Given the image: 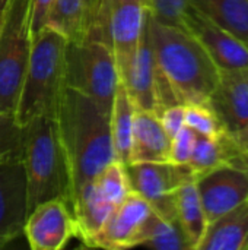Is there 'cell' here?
I'll return each instance as SVG.
<instances>
[{
  "instance_id": "e0dca14e",
  "label": "cell",
  "mask_w": 248,
  "mask_h": 250,
  "mask_svg": "<svg viewBox=\"0 0 248 250\" xmlns=\"http://www.w3.org/2000/svg\"><path fill=\"white\" fill-rule=\"evenodd\" d=\"M105 0H54L45 25L61 32L67 41L86 35L96 22Z\"/></svg>"
},
{
  "instance_id": "2e32d148",
  "label": "cell",
  "mask_w": 248,
  "mask_h": 250,
  "mask_svg": "<svg viewBox=\"0 0 248 250\" xmlns=\"http://www.w3.org/2000/svg\"><path fill=\"white\" fill-rule=\"evenodd\" d=\"M171 138L152 111L136 110L130 149V163L170 161ZM129 163V164H130Z\"/></svg>"
},
{
  "instance_id": "8fae6325",
  "label": "cell",
  "mask_w": 248,
  "mask_h": 250,
  "mask_svg": "<svg viewBox=\"0 0 248 250\" xmlns=\"http://www.w3.org/2000/svg\"><path fill=\"white\" fill-rule=\"evenodd\" d=\"M23 234L32 250H60L76 237L72 208L61 199L35 207L26 217Z\"/></svg>"
},
{
  "instance_id": "4316f807",
  "label": "cell",
  "mask_w": 248,
  "mask_h": 250,
  "mask_svg": "<svg viewBox=\"0 0 248 250\" xmlns=\"http://www.w3.org/2000/svg\"><path fill=\"white\" fill-rule=\"evenodd\" d=\"M149 13L159 22L183 28V16L190 6L189 0H145Z\"/></svg>"
},
{
  "instance_id": "3957f363",
  "label": "cell",
  "mask_w": 248,
  "mask_h": 250,
  "mask_svg": "<svg viewBox=\"0 0 248 250\" xmlns=\"http://www.w3.org/2000/svg\"><path fill=\"white\" fill-rule=\"evenodd\" d=\"M22 161L28 214L39 204L53 199H61L72 208V173L56 117L39 116L23 126Z\"/></svg>"
},
{
  "instance_id": "cb8c5ba5",
  "label": "cell",
  "mask_w": 248,
  "mask_h": 250,
  "mask_svg": "<svg viewBox=\"0 0 248 250\" xmlns=\"http://www.w3.org/2000/svg\"><path fill=\"white\" fill-rule=\"evenodd\" d=\"M23 154V126L15 114L0 113V163L22 158Z\"/></svg>"
},
{
  "instance_id": "7402d4cb",
  "label": "cell",
  "mask_w": 248,
  "mask_h": 250,
  "mask_svg": "<svg viewBox=\"0 0 248 250\" xmlns=\"http://www.w3.org/2000/svg\"><path fill=\"white\" fill-rule=\"evenodd\" d=\"M139 246L155 250H191L178 221H168L155 211L143 226Z\"/></svg>"
},
{
  "instance_id": "ac0fdd59",
  "label": "cell",
  "mask_w": 248,
  "mask_h": 250,
  "mask_svg": "<svg viewBox=\"0 0 248 250\" xmlns=\"http://www.w3.org/2000/svg\"><path fill=\"white\" fill-rule=\"evenodd\" d=\"M197 250H248V198L208 224Z\"/></svg>"
},
{
  "instance_id": "9c48e42d",
  "label": "cell",
  "mask_w": 248,
  "mask_h": 250,
  "mask_svg": "<svg viewBox=\"0 0 248 250\" xmlns=\"http://www.w3.org/2000/svg\"><path fill=\"white\" fill-rule=\"evenodd\" d=\"M145 0H107V25L120 81L130 72L146 25Z\"/></svg>"
},
{
  "instance_id": "277c9868",
  "label": "cell",
  "mask_w": 248,
  "mask_h": 250,
  "mask_svg": "<svg viewBox=\"0 0 248 250\" xmlns=\"http://www.w3.org/2000/svg\"><path fill=\"white\" fill-rule=\"evenodd\" d=\"M67 38L51 26L32 35L31 56L22 82L15 119L25 126L39 116H57L66 86Z\"/></svg>"
},
{
  "instance_id": "83f0119b",
  "label": "cell",
  "mask_w": 248,
  "mask_h": 250,
  "mask_svg": "<svg viewBox=\"0 0 248 250\" xmlns=\"http://www.w3.org/2000/svg\"><path fill=\"white\" fill-rule=\"evenodd\" d=\"M196 138H197V133L189 126H184L177 135H174L171 138L170 161L175 164H187L191 157Z\"/></svg>"
},
{
  "instance_id": "f1b7e54d",
  "label": "cell",
  "mask_w": 248,
  "mask_h": 250,
  "mask_svg": "<svg viewBox=\"0 0 248 250\" xmlns=\"http://www.w3.org/2000/svg\"><path fill=\"white\" fill-rule=\"evenodd\" d=\"M159 120L165 132L170 138L177 135L186 126V105L184 104H174L165 107L159 113Z\"/></svg>"
},
{
  "instance_id": "ffe728a7",
  "label": "cell",
  "mask_w": 248,
  "mask_h": 250,
  "mask_svg": "<svg viewBox=\"0 0 248 250\" xmlns=\"http://www.w3.org/2000/svg\"><path fill=\"white\" fill-rule=\"evenodd\" d=\"M134 113H136V107L130 100L124 83L120 81L114 95L110 120H111V136H113L115 157L123 166H127L130 163Z\"/></svg>"
},
{
  "instance_id": "d6986e66",
  "label": "cell",
  "mask_w": 248,
  "mask_h": 250,
  "mask_svg": "<svg viewBox=\"0 0 248 250\" xmlns=\"http://www.w3.org/2000/svg\"><path fill=\"white\" fill-rule=\"evenodd\" d=\"M189 3L248 47V0H189Z\"/></svg>"
},
{
  "instance_id": "7c38bea8",
  "label": "cell",
  "mask_w": 248,
  "mask_h": 250,
  "mask_svg": "<svg viewBox=\"0 0 248 250\" xmlns=\"http://www.w3.org/2000/svg\"><path fill=\"white\" fill-rule=\"evenodd\" d=\"M152 211L142 196L130 190L86 248L108 250L137 248L140 233Z\"/></svg>"
},
{
  "instance_id": "44dd1931",
  "label": "cell",
  "mask_w": 248,
  "mask_h": 250,
  "mask_svg": "<svg viewBox=\"0 0 248 250\" xmlns=\"http://www.w3.org/2000/svg\"><path fill=\"white\" fill-rule=\"evenodd\" d=\"M177 221L191 250H197L208 229V221L194 180L186 182L177 192Z\"/></svg>"
},
{
  "instance_id": "d4e9b609",
  "label": "cell",
  "mask_w": 248,
  "mask_h": 250,
  "mask_svg": "<svg viewBox=\"0 0 248 250\" xmlns=\"http://www.w3.org/2000/svg\"><path fill=\"white\" fill-rule=\"evenodd\" d=\"M218 139L224 151L225 164L248 170V123L234 133L222 130Z\"/></svg>"
},
{
  "instance_id": "30bf717a",
  "label": "cell",
  "mask_w": 248,
  "mask_h": 250,
  "mask_svg": "<svg viewBox=\"0 0 248 250\" xmlns=\"http://www.w3.org/2000/svg\"><path fill=\"white\" fill-rule=\"evenodd\" d=\"M208 224L228 214L248 198V170L222 166L196 180Z\"/></svg>"
},
{
  "instance_id": "4fadbf2b",
  "label": "cell",
  "mask_w": 248,
  "mask_h": 250,
  "mask_svg": "<svg viewBox=\"0 0 248 250\" xmlns=\"http://www.w3.org/2000/svg\"><path fill=\"white\" fill-rule=\"evenodd\" d=\"M28 217L26 177L22 158L0 163V249L20 234Z\"/></svg>"
},
{
  "instance_id": "52a82bcc",
  "label": "cell",
  "mask_w": 248,
  "mask_h": 250,
  "mask_svg": "<svg viewBox=\"0 0 248 250\" xmlns=\"http://www.w3.org/2000/svg\"><path fill=\"white\" fill-rule=\"evenodd\" d=\"M124 168L130 190L142 196L162 218L177 221V192L186 182L196 180L191 168L171 161L130 163Z\"/></svg>"
},
{
  "instance_id": "9a60e30c",
  "label": "cell",
  "mask_w": 248,
  "mask_h": 250,
  "mask_svg": "<svg viewBox=\"0 0 248 250\" xmlns=\"http://www.w3.org/2000/svg\"><path fill=\"white\" fill-rule=\"evenodd\" d=\"M208 105L222 129L234 133L248 123V67L219 70V79Z\"/></svg>"
},
{
  "instance_id": "4dcf8cb0",
  "label": "cell",
  "mask_w": 248,
  "mask_h": 250,
  "mask_svg": "<svg viewBox=\"0 0 248 250\" xmlns=\"http://www.w3.org/2000/svg\"><path fill=\"white\" fill-rule=\"evenodd\" d=\"M7 3H9V0H0V15L3 13V10L7 6Z\"/></svg>"
},
{
  "instance_id": "8992f818",
  "label": "cell",
  "mask_w": 248,
  "mask_h": 250,
  "mask_svg": "<svg viewBox=\"0 0 248 250\" xmlns=\"http://www.w3.org/2000/svg\"><path fill=\"white\" fill-rule=\"evenodd\" d=\"M31 1L9 0L0 15V113L18 105L32 47Z\"/></svg>"
},
{
  "instance_id": "ba28073f",
  "label": "cell",
  "mask_w": 248,
  "mask_h": 250,
  "mask_svg": "<svg viewBox=\"0 0 248 250\" xmlns=\"http://www.w3.org/2000/svg\"><path fill=\"white\" fill-rule=\"evenodd\" d=\"M121 82L136 110L152 111L159 116L165 107L180 104L156 64L148 31V18L130 72Z\"/></svg>"
},
{
  "instance_id": "484cf974",
  "label": "cell",
  "mask_w": 248,
  "mask_h": 250,
  "mask_svg": "<svg viewBox=\"0 0 248 250\" xmlns=\"http://www.w3.org/2000/svg\"><path fill=\"white\" fill-rule=\"evenodd\" d=\"M186 126L193 129L197 135L216 138L224 129L208 104H187L186 105Z\"/></svg>"
},
{
  "instance_id": "5b68a950",
  "label": "cell",
  "mask_w": 248,
  "mask_h": 250,
  "mask_svg": "<svg viewBox=\"0 0 248 250\" xmlns=\"http://www.w3.org/2000/svg\"><path fill=\"white\" fill-rule=\"evenodd\" d=\"M120 73L107 25V0L92 28L79 40L67 41L66 85L111 111Z\"/></svg>"
},
{
  "instance_id": "7a4b0ae2",
  "label": "cell",
  "mask_w": 248,
  "mask_h": 250,
  "mask_svg": "<svg viewBox=\"0 0 248 250\" xmlns=\"http://www.w3.org/2000/svg\"><path fill=\"white\" fill-rule=\"evenodd\" d=\"M148 31L159 72L180 104H208L219 69L184 28L156 21L148 10Z\"/></svg>"
},
{
  "instance_id": "5bb4252c",
  "label": "cell",
  "mask_w": 248,
  "mask_h": 250,
  "mask_svg": "<svg viewBox=\"0 0 248 250\" xmlns=\"http://www.w3.org/2000/svg\"><path fill=\"white\" fill-rule=\"evenodd\" d=\"M183 28L203 45L219 70L248 67L247 45L193 6H189L183 16Z\"/></svg>"
},
{
  "instance_id": "6da1fadb",
  "label": "cell",
  "mask_w": 248,
  "mask_h": 250,
  "mask_svg": "<svg viewBox=\"0 0 248 250\" xmlns=\"http://www.w3.org/2000/svg\"><path fill=\"white\" fill-rule=\"evenodd\" d=\"M110 113L80 91L64 86L56 119L70 166L73 198L85 183L117 160Z\"/></svg>"
},
{
  "instance_id": "603a6c76",
  "label": "cell",
  "mask_w": 248,
  "mask_h": 250,
  "mask_svg": "<svg viewBox=\"0 0 248 250\" xmlns=\"http://www.w3.org/2000/svg\"><path fill=\"white\" fill-rule=\"evenodd\" d=\"M187 166L191 168L196 179L218 167L227 166L224 151H222L218 136L208 138V136L197 135L196 144H194V148H193V152Z\"/></svg>"
},
{
  "instance_id": "f546056e",
  "label": "cell",
  "mask_w": 248,
  "mask_h": 250,
  "mask_svg": "<svg viewBox=\"0 0 248 250\" xmlns=\"http://www.w3.org/2000/svg\"><path fill=\"white\" fill-rule=\"evenodd\" d=\"M54 0H32L31 1V32L35 35L39 29L45 26L48 12Z\"/></svg>"
}]
</instances>
